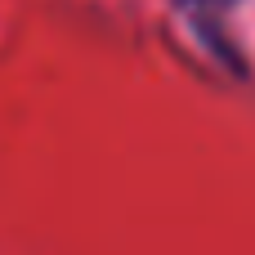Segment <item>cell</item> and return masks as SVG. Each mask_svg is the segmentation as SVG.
Masks as SVG:
<instances>
[{
  "label": "cell",
  "mask_w": 255,
  "mask_h": 255,
  "mask_svg": "<svg viewBox=\"0 0 255 255\" xmlns=\"http://www.w3.org/2000/svg\"><path fill=\"white\" fill-rule=\"evenodd\" d=\"M197 4H224V0H197Z\"/></svg>",
  "instance_id": "6da1fadb"
}]
</instances>
